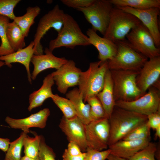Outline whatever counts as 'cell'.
I'll return each mask as SVG.
<instances>
[{"instance_id": "obj_32", "label": "cell", "mask_w": 160, "mask_h": 160, "mask_svg": "<svg viewBox=\"0 0 160 160\" xmlns=\"http://www.w3.org/2000/svg\"><path fill=\"white\" fill-rule=\"evenodd\" d=\"M90 106L92 121L107 118L103 106L96 95L88 98L86 101Z\"/></svg>"}, {"instance_id": "obj_9", "label": "cell", "mask_w": 160, "mask_h": 160, "mask_svg": "<svg viewBox=\"0 0 160 160\" xmlns=\"http://www.w3.org/2000/svg\"><path fill=\"white\" fill-rule=\"evenodd\" d=\"M65 14L64 11L60 9L57 4L40 19L33 41L34 54H43V48L41 40L50 28H54L58 33L60 32L63 25Z\"/></svg>"}, {"instance_id": "obj_24", "label": "cell", "mask_w": 160, "mask_h": 160, "mask_svg": "<svg viewBox=\"0 0 160 160\" xmlns=\"http://www.w3.org/2000/svg\"><path fill=\"white\" fill-rule=\"evenodd\" d=\"M40 11V8L38 6L29 7L27 8L24 15L15 16L13 20L20 28L25 37L28 36L31 26L35 23V19Z\"/></svg>"}, {"instance_id": "obj_39", "label": "cell", "mask_w": 160, "mask_h": 160, "mask_svg": "<svg viewBox=\"0 0 160 160\" xmlns=\"http://www.w3.org/2000/svg\"><path fill=\"white\" fill-rule=\"evenodd\" d=\"M68 153L72 156H78L83 153L79 146L73 142H69L67 148L65 149Z\"/></svg>"}, {"instance_id": "obj_41", "label": "cell", "mask_w": 160, "mask_h": 160, "mask_svg": "<svg viewBox=\"0 0 160 160\" xmlns=\"http://www.w3.org/2000/svg\"><path fill=\"white\" fill-rule=\"evenodd\" d=\"M10 143L9 139L0 137V149L6 152L9 146Z\"/></svg>"}, {"instance_id": "obj_3", "label": "cell", "mask_w": 160, "mask_h": 160, "mask_svg": "<svg viewBox=\"0 0 160 160\" xmlns=\"http://www.w3.org/2000/svg\"><path fill=\"white\" fill-rule=\"evenodd\" d=\"M108 69V61L99 60L90 63L88 69L82 71L78 89L85 103L88 98L96 95L102 90Z\"/></svg>"}, {"instance_id": "obj_16", "label": "cell", "mask_w": 160, "mask_h": 160, "mask_svg": "<svg viewBox=\"0 0 160 160\" xmlns=\"http://www.w3.org/2000/svg\"><path fill=\"white\" fill-rule=\"evenodd\" d=\"M50 114L49 109L46 108L24 118L16 119L8 116L5 121L12 128L21 129L28 133L31 127L44 128Z\"/></svg>"}, {"instance_id": "obj_4", "label": "cell", "mask_w": 160, "mask_h": 160, "mask_svg": "<svg viewBox=\"0 0 160 160\" xmlns=\"http://www.w3.org/2000/svg\"><path fill=\"white\" fill-rule=\"evenodd\" d=\"M113 83L115 101H131L142 96L136 83L140 71L122 70H110Z\"/></svg>"}, {"instance_id": "obj_31", "label": "cell", "mask_w": 160, "mask_h": 160, "mask_svg": "<svg viewBox=\"0 0 160 160\" xmlns=\"http://www.w3.org/2000/svg\"><path fill=\"white\" fill-rule=\"evenodd\" d=\"M147 121L137 126L125 136L122 140H139L151 137V129Z\"/></svg>"}, {"instance_id": "obj_13", "label": "cell", "mask_w": 160, "mask_h": 160, "mask_svg": "<svg viewBox=\"0 0 160 160\" xmlns=\"http://www.w3.org/2000/svg\"><path fill=\"white\" fill-rule=\"evenodd\" d=\"M117 7L133 15L137 18L148 29L153 39L156 46L159 48L160 32L158 17L160 13V8L153 7L140 10L128 7Z\"/></svg>"}, {"instance_id": "obj_10", "label": "cell", "mask_w": 160, "mask_h": 160, "mask_svg": "<svg viewBox=\"0 0 160 160\" xmlns=\"http://www.w3.org/2000/svg\"><path fill=\"white\" fill-rule=\"evenodd\" d=\"M159 89L151 87L145 94L131 101H115V106L148 116L160 109Z\"/></svg>"}, {"instance_id": "obj_43", "label": "cell", "mask_w": 160, "mask_h": 160, "mask_svg": "<svg viewBox=\"0 0 160 160\" xmlns=\"http://www.w3.org/2000/svg\"><path fill=\"white\" fill-rule=\"evenodd\" d=\"M154 137L156 139L160 138V127L157 128L155 130Z\"/></svg>"}, {"instance_id": "obj_6", "label": "cell", "mask_w": 160, "mask_h": 160, "mask_svg": "<svg viewBox=\"0 0 160 160\" xmlns=\"http://www.w3.org/2000/svg\"><path fill=\"white\" fill-rule=\"evenodd\" d=\"M116 44V54L108 60L109 70L140 71L148 58L132 49L126 40Z\"/></svg>"}, {"instance_id": "obj_40", "label": "cell", "mask_w": 160, "mask_h": 160, "mask_svg": "<svg viewBox=\"0 0 160 160\" xmlns=\"http://www.w3.org/2000/svg\"><path fill=\"white\" fill-rule=\"evenodd\" d=\"M86 156V152L78 156H72L68 154L65 150L62 156L63 160H84Z\"/></svg>"}, {"instance_id": "obj_23", "label": "cell", "mask_w": 160, "mask_h": 160, "mask_svg": "<svg viewBox=\"0 0 160 160\" xmlns=\"http://www.w3.org/2000/svg\"><path fill=\"white\" fill-rule=\"evenodd\" d=\"M67 98L73 104L76 112V116L84 124L92 121L89 105L85 104L78 88H75L66 94Z\"/></svg>"}, {"instance_id": "obj_21", "label": "cell", "mask_w": 160, "mask_h": 160, "mask_svg": "<svg viewBox=\"0 0 160 160\" xmlns=\"http://www.w3.org/2000/svg\"><path fill=\"white\" fill-rule=\"evenodd\" d=\"M55 84L51 74L47 75L43 80L42 85L38 90L33 92L29 96V105L28 109L31 111L33 109L41 106L47 99L53 94L52 87Z\"/></svg>"}, {"instance_id": "obj_35", "label": "cell", "mask_w": 160, "mask_h": 160, "mask_svg": "<svg viewBox=\"0 0 160 160\" xmlns=\"http://www.w3.org/2000/svg\"><path fill=\"white\" fill-rule=\"evenodd\" d=\"M56 155L53 149L45 142L44 138L41 135L39 153V160H56Z\"/></svg>"}, {"instance_id": "obj_42", "label": "cell", "mask_w": 160, "mask_h": 160, "mask_svg": "<svg viewBox=\"0 0 160 160\" xmlns=\"http://www.w3.org/2000/svg\"><path fill=\"white\" fill-rule=\"evenodd\" d=\"M107 160H128L125 158L117 156L110 154L108 157Z\"/></svg>"}, {"instance_id": "obj_2", "label": "cell", "mask_w": 160, "mask_h": 160, "mask_svg": "<svg viewBox=\"0 0 160 160\" xmlns=\"http://www.w3.org/2000/svg\"><path fill=\"white\" fill-rule=\"evenodd\" d=\"M90 45L88 36L82 32L77 22L71 16L65 13L62 27L57 37L49 42L48 48L52 52L62 47L73 49L78 46Z\"/></svg>"}, {"instance_id": "obj_5", "label": "cell", "mask_w": 160, "mask_h": 160, "mask_svg": "<svg viewBox=\"0 0 160 160\" xmlns=\"http://www.w3.org/2000/svg\"><path fill=\"white\" fill-rule=\"evenodd\" d=\"M141 23L133 15L117 7H113L103 37L116 44L125 41L127 35L131 30Z\"/></svg>"}, {"instance_id": "obj_11", "label": "cell", "mask_w": 160, "mask_h": 160, "mask_svg": "<svg viewBox=\"0 0 160 160\" xmlns=\"http://www.w3.org/2000/svg\"><path fill=\"white\" fill-rule=\"evenodd\" d=\"M87 148L101 151L108 148L110 126L108 118L92 121L85 125Z\"/></svg>"}, {"instance_id": "obj_26", "label": "cell", "mask_w": 160, "mask_h": 160, "mask_svg": "<svg viewBox=\"0 0 160 160\" xmlns=\"http://www.w3.org/2000/svg\"><path fill=\"white\" fill-rule=\"evenodd\" d=\"M116 7H128L137 9L160 8V0H109Z\"/></svg>"}, {"instance_id": "obj_1", "label": "cell", "mask_w": 160, "mask_h": 160, "mask_svg": "<svg viewBox=\"0 0 160 160\" xmlns=\"http://www.w3.org/2000/svg\"><path fill=\"white\" fill-rule=\"evenodd\" d=\"M147 119V116L115 106L109 118L108 147L122 140L133 129Z\"/></svg>"}, {"instance_id": "obj_44", "label": "cell", "mask_w": 160, "mask_h": 160, "mask_svg": "<svg viewBox=\"0 0 160 160\" xmlns=\"http://www.w3.org/2000/svg\"><path fill=\"white\" fill-rule=\"evenodd\" d=\"M20 160H39V158L34 159L24 156L21 157Z\"/></svg>"}, {"instance_id": "obj_20", "label": "cell", "mask_w": 160, "mask_h": 160, "mask_svg": "<svg viewBox=\"0 0 160 160\" xmlns=\"http://www.w3.org/2000/svg\"><path fill=\"white\" fill-rule=\"evenodd\" d=\"M34 43L31 41L27 47L15 52L5 56H0V60L5 63V65L11 68L12 63H18L25 67L27 74L28 80L32 82L30 72V64L32 57L34 54Z\"/></svg>"}, {"instance_id": "obj_17", "label": "cell", "mask_w": 160, "mask_h": 160, "mask_svg": "<svg viewBox=\"0 0 160 160\" xmlns=\"http://www.w3.org/2000/svg\"><path fill=\"white\" fill-rule=\"evenodd\" d=\"M44 54H33L31 62L34 68L31 75V80H34L41 72L49 68L59 69L68 61L64 57H59L55 56L48 48H45Z\"/></svg>"}, {"instance_id": "obj_15", "label": "cell", "mask_w": 160, "mask_h": 160, "mask_svg": "<svg viewBox=\"0 0 160 160\" xmlns=\"http://www.w3.org/2000/svg\"><path fill=\"white\" fill-rule=\"evenodd\" d=\"M160 76V56L150 59L145 63L136 79L137 85L143 95L158 81Z\"/></svg>"}, {"instance_id": "obj_8", "label": "cell", "mask_w": 160, "mask_h": 160, "mask_svg": "<svg viewBox=\"0 0 160 160\" xmlns=\"http://www.w3.org/2000/svg\"><path fill=\"white\" fill-rule=\"evenodd\" d=\"M109 0H95L90 6L79 8L95 31H99L103 36L108 27L112 10L114 7Z\"/></svg>"}, {"instance_id": "obj_37", "label": "cell", "mask_w": 160, "mask_h": 160, "mask_svg": "<svg viewBox=\"0 0 160 160\" xmlns=\"http://www.w3.org/2000/svg\"><path fill=\"white\" fill-rule=\"evenodd\" d=\"M95 0H61V1L67 6L73 8L87 7L91 4Z\"/></svg>"}, {"instance_id": "obj_19", "label": "cell", "mask_w": 160, "mask_h": 160, "mask_svg": "<svg viewBox=\"0 0 160 160\" xmlns=\"http://www.w3.org/2000/svg\"><path fill=\"white\" fill-rule=\"evenodd\" d=\"M151 138L135 140H121L109 146L111 154L128 159L145 147Z\"/></svg>"}, {"instance_id": "obj_33", "label": "cell", "mask_w": 160, "mask_h": 160, "mask_svg": "<svg viewBox=\"0 0 160 160\" xmlns=\"http://www.w3.org/2000/svg\"><path fill=\"white\" fill-rule=\"evenodd\" d=\"M157 149L156 144L150 142L145 147L128 160H156L155 155Z\"/></svg>"}, {"instance_id": "obj_46", "label": "cell", "mask_w": 160, "mask_h": 160, "mask_svg": "<svg viewBox=\"0 0 160 160\" xmlns=\"http://www.w3.org/2000/svg\"><path fill=\"white\" fill-rule=\"evenodd\" d=\"M0 45H1V42H0Z\"/></svg>"}, {"instance_id": "obj_28", "label": "cell", "mask_w": 160, "mask_h": 160, "mask_svg": "<svg viewBox=\"0 0 160 160\" xmlns=\"http://www.w3.org/2000/svg\"><path fill=\"white\" fill-rule=\"evenodd\" d=\"M8 17L0 15V56L12 54L15 52L10 46L8 40L6 29L7 25L9 22Z\"/></svg>"}, {"instance_id": "obj_27", "label": "cell", "mask_w": 160, "mask_h": 160, "mask_svg": "<svg viewBox=\"0 0 160 160\" xmlns=\"http://www.w3.org/2000/svg\"><path fill=\"white\" fill-rule=\"evenodd\" d=\"M51 98L62 112L65 118L69 119L77 116L73 105L69 99L57 94H53Z\"/></svg>"}, {"instance_id": "obj_29", "label": "cell", "mask_w": 160, "mask_h": 160, "mask_svg": "<svg viewBox=\"0 0 160 160\" xmlns=\"http://www.w3.org/2000/svg\"><path fill=\"white\" fill-rule=\"evenodd\" d=\"M40 138L41 135H37L35 137L26 135L23 141L25 156L34 159L39 158Z\"/></svg>"}, {"instance_id": "obj_30", "label": "cell", "mask_w": 160, "mask_h": 160, "mask_svg": "<svg viewBox=\"0 0 160 160\" xmlns=\"http://www.w3.org/2000/svg\"><path fill=\"white\" fill-rule=\"evenodd\" d=\"M27 133L26 132L23 131L18 138L10 143L4 160H20L23 140Z\"/></svg>"}, {"instance_id": "obj_18", "label": "cell", "mask_w": 160, "mask_h": 160, "mask_svg": "<svg viewBox=\"0 0 160 160\" xmlns=\"http://www.w3.org/2000/svg\"><path fill=\"white\" fill-rule=\"evenodd\" d=\"M86 34L90 44L94 46L97 50L98 58L100 61H108L115 55L117 50L116 44L109 39L100 37L92 28L87 30Z\"/></svg>"}, {"instance_id": "obj_38", "label": "cell", "mask_w": 160, "mask_h": 160, "mask_svg": "<svg viewBox=\"0 0 160 160\" xmlns=\"http://www.w3.org/2000/svg\"><path fill=\"white\" fill-rule=\"evenodd\" d=\"M147 123L151 129L155 130L160 127V109L147 116Z\"/></svg>"}, {"instance_id": "obj_22", "label": "cell", "mask_w": 160, "mask_h": 160, "mask_svg": "<svg viewBox=\"0 0 160 160\" xmlns=\"http://www.w3.org/2000/svg\"><path fill=\"white\" fill-rule=\"evenodd\" d=\"M96 96L101 103L106 114L108 118L115 106L113 96V83L110 71L108 70L105 75L104 82L102 90Z\"/></svg>"}, {"instance_id": "obj_25", "label": "cell", "mask_w": 160, "mask_h": 160, "mask_svg": "<svg viewBox=\"0 0 160 160\" xmlns=\"http://www.w3.org/2000/svg\"><path fill=\"white\" fill-rule=\"evenodd\" d=\"M6 32L9 42L15 52L24 48L25 46V37L20 28L14 21L8 23Z\"/></svg>"}, {"instance_id": "obj_36", "label": "cell", "mask_w": 160, "mask_h": 160, "mask_svg": "<svg viewBox=\"0 0 160 160\" xmlns=\"http://www.w3.org/2000/svg\"><path fill=\"white\" fill-rule=\"evenodd\" d=\"M84 160H106L111 153V150L108 149L100 151L87 148Z\"/></svg>"}, {"instance_id": "obj_7", "label": "cell", "mask_w": 160, "mask_h": 160, "mask_svg": "<svg viewBox=\"0 0 160 160\" xmlns=\"http://www.w3.org/2000/svg\"><path fill=\"white\" fill-rule=\"evenodd\" d=\"M126 41L134 50L149 59L160 56L157 47L147 28L141 23L127 35Z\"/></svg>"}, {"instance_id": "obj_34", "label": "cell", "mask_w": 160, "mask_h": 160, "mask_svg": "<svg viewBox=\"0 0 160 160\" xmlns=\"http://www.w3.org/2000/svg\"><path fill=\"white\" fill-rule=\"evenodd\" d=\"M20 0H0V15L6 16L12 20L15 17L14 9Z\"/></svg>"}, {"instance_id": "obj_45", "label": "cell", "mask_w": 160, "mask_h": 160, "mask_svg": "<svg viewBox=\"0 0 160 160\" xmlns=\"http://www.w3.org/2000/svg\"><path fill=\"white\" fill-rule=\"evenodd\" d=\"M4 65H5V63L0 60V68Z\"/></svg>"}, {"instance_id": "obj_12", "label": "cell", "mask_w": 160, "mask_h": 160, "mask_svg": "<svg viewBox=\"0 0 160 160\" xmlns=\"http://www.w3.org/2000/svg\"><path fill=\"white\" fill-rule=\"evenodd\" d=\"M81 72L75 62L70 60L51 74L58 90L65 94L69 88L78 85Z\"/></svg>"}, {"instance_id": "obj_14", "label": "cell", "mask_w": 160, "mask_h": 160, "mask_svg": "<svg viewBox=\"0 0 160 160\" xmlns=\"http://www.w3.org/2000/svg\"><path fill=\"white\" fill-rule=\"evenodd\" d=\"M61 130L66 135L69 142L77 144L83 152L87 148L85 125L76 116L66 119L63 116L59 124Z\"/></svg>"}]
</instances>
